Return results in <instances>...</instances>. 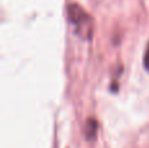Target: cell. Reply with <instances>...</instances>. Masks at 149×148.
Here are the masks:
<instances>
[{
  "instance_id": "3",
  "label": "cell",
  "mask_w": 149,
  "mask_h": 148,
  "mask_svg": "<svg viewBox=\"0 0 149 148\" xmlns=\"http://www.w3.org/2000/svg\"><path fill=\"white\" fill-rule=\"evenodd\" d=\"M144 64H145V68H147V70H149V45H148V47H147V51H145Z\"/></svg>"
},
{
  "instance_id": "1",
  "label": "cell",
  "mask_w": 149,
  "mask_h": 148,
  "mask_svg": "<svg viewBox=\"0 0 149 148\" xmlns=\"http://www.w3.org/2000/svg\"><path fill=\"white\" fill-rule=\"evenodd\" d=\"M68 18L77 36L81 37L82 39L92 38L94 24H93V18L86 10H84L77 4H70L68 5Z\"/></svg>"
},
{
  "instance_id": "2",
  "label": "cell",
  "mask_w": 149,
  "mask_h": 148,
  "mask_svg": "<svg viewBox=\"0 0 149 148\" xmlns=\"http://www.w3.org/2000/svg\"><path fill=\"white\" fill-rule=\"evenodd\" d=\"M97 128H98V123L95 119H88L86 125H85V136H86L88 140H92L95 138V134H97Z\"/></svg>"
}]
</instances>
